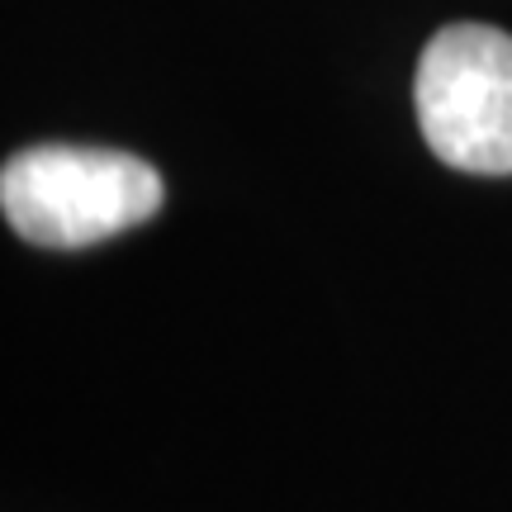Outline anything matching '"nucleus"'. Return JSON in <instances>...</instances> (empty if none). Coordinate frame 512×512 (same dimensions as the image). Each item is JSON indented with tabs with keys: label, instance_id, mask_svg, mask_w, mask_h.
Returning <instances> with one entry per match:
<instances>
[{
	"label": "nucleus",
	"instance_id": "f257e3e1",
	"mask_svg": "<svg viewBox=\"0 0 512 512\" xmlns=\"http://www.w3.org/2000/svg\"><path fill=\"white\" fill-rule=\"evenodd\" d=\"M162 176L110 147H29L0 171V209L24 242L91 247L162 209Z\"/></svg>",
	"mask_w": 512,
	"mask_h": 512
},
{
	"label": "nucleus",
	"instance_id": "f03ea898",
	"mask_svg": "<svg viewBox=\"0 0 512 512\" xmlns=\"http://www.w3.org/2000/svg\"><path fill=\"white\" fill-rule=\"evenodd\" d=\"M427 147L456 171L512 176V38L489 24L441 29L413 81Z\"/></svg>",
	"mask_w": 512,
	"mask_h": 512
}]
</instances>
